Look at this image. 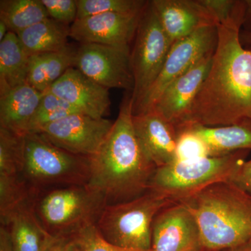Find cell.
<instances>
[{
	"mask_svg": "<svg viewBox=\"0 0 251 251\" xmlns=\"http://www.w3.org/2000/svg\"><path fill=\"white\" fill-rule=\"evenodd\" d=\"M241 27L218 25L210 68L185 125L221 126L251 120V49L241 42Z\"/></svg>",
	"mask_w": 251,
	"mask_h": 251,
	"instance_id": "1",
	"label": "cell"
},
{
	"mask_svg": "<svg viewBox=\"0 0 251 251\" xmlns=\"http://www.w3.org/2000/svg\"><path fill=\"white\" fill-rule=\"evenodd\" d=\"M90 159L87 185L101 193L107 204L131 201L150 190L157 167L135 133L131 95L128 94L122 100L108 138Z\"/></svg>",
	"mask_w": 251,
	"mask_h": 251,
	"instance_id": "2",
	"label": "cell"
},
{
	"mask_svg": "<svg viewBox=\"0 0 251 251\" xmlns=\"http://www.w3.org/2000/svg\"><path fill=\"white\" fill-rule=\"evenodd\" d=\"M179 202L197 221L202 251H221L251 240V194L229 180Z\"/></svg>",
	"mask_w": 251,
	"mask_h": 251,
	"instance_id": "3",
	"label": "cell"
},
{
	"mask_svg": "<svg viewBox=\"0 0 251 251\" xmlns=\"http://www.w3.org/2000/svg\"><path fill=\"white\" fill-rule=\"evenodd\" d=\"M106 205L103 195L88 185L41 191L36 194L34 203L38 219L52 237L72 235L97 225Z\"/></svg>",
	"mask_w": 251,
	"mask_h": 251,
	"instance_id": "4",
	"label": "cell"
},
{
	"mask_svg": "<svg viewBox=\"0 0 251 251\" xmlns=\"http://www.w3.org/2000/svg\"><path fill=\"white\" fill-rule=\"evenodd\" d=\"M21 176L31 191L87 185L90 159L55 146L39 133L25 135L24 163Z\"/></svg>",
	"mask_w": 251,
	"mask_h": 251,
	"instance_id": "5",
	"label": "cell"
},
{
	"mask_svg": "<svg viewBox=\"0 0 251 251\" xmlns=\"http://www.w3.org/2000/svg\"><path fill=\"white\" fill-rule=\"evenodd\" d=\"M175 202L149 190L131 201L107 204L96 226L100 234L114 245L151 251L153 221L162 209Z\"/></svg>",
	"mask_w": 251,
	"mask_h": 251,
	"instance_id": "6",
	"label": "cell"
},
{
	"mask_svg": "<svg viewBox=\"0 0 251 251\" xmlns=\"http://www.w3.org/2000/svg\"><path fill=\"white\" fill-rule=\"evenodd\" d=\"M249 152L241 150L224 156L175 161L156 168L150 190L181 202L211 185L230 180Z\"/></svg>",
	"mask_w": 251,
	"mask_h": 251,
	"instance_id": "7",
	"label": "cell"
},
{
	"mask_svg": "<svg viewBox=\"0 0 251 251\" xmlns=\"http://www.w3.org/2000/svg\"><path fill=\"white\" fill-rule=\"evenodd\" d=\"M173 46L162 27L151 1L140 16L130 52L134 86L131 94L132 111L159 75Z\"/></svg>",
	"mask_w": 251,
	"mask_h": 251,
	"instance_id": "8",
	"label": "cell"
},
{
	"mask_svg": "<svg viewBox=\"0 0 251 251\" xmlns=\"http://www.w3.org/2000/svg\"><path fill=\"white\" fill-rule=\"evenodd\" d=\"M217 39V26H208L173 44L159 75L133 110V115L151 111L172 82L200 60L214 52Z\"/></svg>",
	"mask_w": 251,
	"mask_h": 251,
	"instance_id": "9",
	"label": "cell"
},
{
	"mask_svg": "<svg viewBox=\"0 0 251 251\" xmlns=\"http://www.w3.org/2000/svg\"><path fill=\"white\" fill-rule=\"evenodd\" d=\"M130 46L81 44L74 67L107 89L133 91L134 86Z\"/></svg>",
	"mask_w": 251,
	"mask_h": 251,
	"instance_id": "10",
	"label": "cell"
},
{
	"mask_svg": "<svg viewBox=\"0 0 251 251\" xmlns=\"http://www.w3.org/2000/svg\"><path fill=\"white\" fill-rule=\"evenodd\" d=\"M113 124L105 118L75 113L46 125L36 133L69 152L91 158L105 143Z\"/></svg>",
	"mask_w": 251,
	"mask_h": 251,
	"instance_id": "11",
	"label": "cell"
},
{
	"mask_svg": "<svg viewBox=\"0 0 251 251\" xmlns=\"http://www.w3.org/2000/svg\"><path fill=\"white\" fill-rule=\"evenodd\" d=\"M201 232L196 219L181 202L162 209L152 226V251H198Z\"/></svg>",
	"mask_w": 251,
	"mask_h": 251,
	"instance_id": "12",
	"label": "cell"
},
{
	"mask_svg": "<svg viewBox=\"0 0 251 251\" xmlns=\"http://www.w3.org/2000/svg\"><path fill=\"white\" fill-rule=\"evenodd\" d=\"M213 54H208L172 82L151 110L173 124L176 129L187 123L193 102L210 68Z\"/></svg>",
	"mask_w": 251,
	"mask_h": 251,
	"instance_id": "13",
	"label": "cell"
},
{
	"mask_svg": "<svg viewBox=\"0 0 251 251\" xmlns=\"http://www.w3.org/2000/svg\"><path fill=\"white\" fill-rule=\"evenodd\" d=\"M142 12L108 13L76 20L71 25L70 37L80 44L130 46L134 39Z\"/></svg>",
	"mask_w": 251,
	"mask_h": 251,
	"instance_id": "14",
	"label": "cell"
},
{
	"mask_svg": "<svg viewBox=\"0 0 251 251\" xmlns=\"http://www.w3.org/2000/svg\"><path fill=\"white\" fill-rule=\"evenodd\" d=\"M47 92L66 100L81 113L94 118H105L110 112L111 101L108 89L75 67L68 69Z\"/></svg>",
	"mask_w": 251,
	"mask_h": 251,
	"instance_id": "15",
	"label": "cell"
},
{
	"mask_svg": "<svg viewBox=\"0 0 251 251\" xmlns=\"http://www.w3.org/2000/svg\"><path fill=\"white\" fill-rule=\"evenodd\" d=\"M151 2L172 44L201 28L217 26L198 0H153Z\"/></svg>",
	"mask_w": 251,
	"mask_h": 251,
	"instance_id": "16",
	"label": "cell"
},
{
	"mask_svg": "<svg viewBox=\"0 0 251 251\" xmlns=\"http://www.w3.org/2000/svg\"><path fill=\"white\" fill-rule=\"evenodd\" d=\"M133 122L140 144L157 168L175 161L177 132L173 124L153 110L133 115Z\"/></svg>",
	"mask_w": 251,
	"mask_h": 251,
	"instance_id": "17",
	"label": "cell"
},
{
	"mask_svg": "<svg viewBox=\"0 0 251 251\" xmlns=\"http://www.w3.org/2000/svg\"><path fill=\"white\" fill-rule=\"evenodd\" d=\"M43 94L28 83L0 94V127L27 134Z\"/></svg>",
	"mask_w": 251,
	"mask_h": 251,
	"instance_id": "18",
	"label": "cell"
},
{
	"mask_svg": "<svg viewBox=\"0 0 251 251\" xmlns=\"http://www.w3.org/2000/svg\"><path fill=\"white\" fill-rule=\"evenodd\" d=\"M34 203L23 204L1 221L9 230L14 251H45L53 240L38 219Z\"/></svg>",
	"mask_w": 251,
	"mask_h": 251,
	"instance_id": "19",
	"label": "cell"
},
{
	"mask_svg": "<svg viewBox=\"0 0 251 251\" xmlns=\"http://www.w3.org/2000/svg\"><path fill=\"white\" fill-rule=\"evenodd\" d=\"M183 127L191 130L204 141L211 157L227 156L241 150L251 151V120L221 126L188 125L180 128Z\"/></svg>",
	"mask_w": 251,
	"mask_h": 251,
	"instance_id": "20",
	"label": "cell"
},
{
	"mask_svg": "<svg viewBox=\"0 0 251 251\" xmlns=\"http://www.w3.org/2000/svg\"><path fill=\"white\" fill-rule=\"evenodd\" d=\"M76 52L77 48L69 44L62 50L29 56L27 83L45 93L68 69L74 67Z\"/></svg>",
	"mask_w": 251,
	"mask_h": 251,
	"instance_id": "21",
	"label": "cell"
},
{
	"mask_svg": "<svg viewBox=\"0 0 251 251\" xmlns=\"http://www.w3.org/2000/svg\"><path fill=\"white\" fill-rule=\"evenodd\" d=\"M69 25L48 18L18 33L17 35L28 56L56 52L69 46L70 37Z\"/></svg>",
	"mask_w": 251,
	"mask_h": 251,
	"instance_id": "22",
	"label": "cell"
},
{
	"mask_svg": "<svg viewBox=\"0 0 251 251\" xmlns=\"http://www.w3.org/2000/svg\"><path fill=\"white\" fill-rule=\"evenodd\" d=\"M29 56L16 33L0 41V94L27 83Z\"/></svg>",
	"mask_w": 251,
	"mask_h": 251,
	"instance_id": "23",
	"label": "cell"
},
{
	"mask_svg": "<svg viewBox=\"0 0 251 251\" xmlns=\"http://www.w3.org/2000/svg\"><path fill=\"white\" fill-rule=\"evenodd\" d=\"M49 18L41 0L0 1V20L16 34Z\"/></svg>",
	"mask_w": 251,
	"mask_h": 251,
	"instance_id": "24",
	"label": "cell"
},
{
	"mask_svg": "<svg viewBox=\"0 0 251 251\" xmlns=\"http://www.w3.org/2000/svg\"><path fill=\"white\" fill-rule=\"evenodd\" d=\"M36 193L31 191L21 175H0V220L6 218L23 204L31 202Z\"/></svg>",
	"mask_w": 251,
	"mask_h": 251,
	"instance_id": "25",
	"label": "cell"
},
{
	"mask_svg": "<svg viewBox=\"0 0 251 251\" xmlns=\"http://www.w3.org/2000/svg\"><path fill=\"white\" fill-rule=\"evenodd\" d=\"M25 135L0 127V175H21L24 163Z\"/></svg>",
	"mask_w": 251,
	"mask_h": 251,
	"instance_id": "26",
	"label": "cell"
},
{
	"mask_svg": "<svg viewBox=\"0 0 251 251\" xmlns=\"http://www.w3.org/2000/svg\"><path fill=\"white\" fill-rule=\"evenodd\" d=\"M75 113L81 112L55 94L46 92L29 123L28 133H36L45 126Z\"/></svg>",
	"mask_w": 251,
	"mask_h": 251,
	"instance_id": "27",
	"label": "cell"
},
{
	"mask_svg": "<svg viewBox=\"0 0 251 251\" xmlns=\"http://www.w3.org/2000/svg\"><path fill=\"white\" fill-rule=\"evenodd\" d=\"M77 19L101 14H140L147 1L141 0H76Z\"/></svg>",
	"mask_w": 251,
	"mask_h": 251,
	"instance_id": "28",
	"label": "cell"
},
{
	"mask_svg": "<svg viewBox=\"0 0 251 251\" xmlns=\"http://www.w3.org/2000/svg\"><path fill=\"white\" fill-rule=\"evenodd\" d=\"M215 20L216 24H237L243 26L245 4L237 0H198Z\"/></svg>",
	"mask_w": 251,
	"mask_h": 251,
	"instance_id": "29",
	"label": "cell"
},
{
	"mask_svg": "<svg viewBox=\"0 0 251 251\" xmlns=\"http://www.w3.org/2000/svg\"><path fill=\"white\" fill-rule=\"evenodd\" d=\"M176 132L177 145L175 161H188L210 156L206 144L191 130L183 127L177 128Z\"/></svg>",
	"mask_w": 251,
	"mask_h": 251,
	"instance_id": "30",
	"label": "cell"
},
{
	"mask_svg": "<svg viewBox=\"0 0 251 251\" xmlns=\"http://www.w3.org/2000/svg\"><path fill=\"white\" fill-rule=\"evenodd\" d=\"M82 251H145L117 247L108 242L99 232L96 225L77 232Z\"/></svg>",
	"mask_w": 251,
	"mask_h": 251,
	"instance_id": "31",
	"label": "cell"
},
{
	"mask_svg": "<svg viewBox=\"0 0 251 251\" xmlns=\"http://www.w3.org/2000/svg\"><path fill=\"white\" fill-rule=\"evenodd\" d=\"M50 18L72 25L77 19L76 0H41Z\"/></svg>",
	"mask_w": 251,
	"mask_h": 251,
	"instance_id": "32",
	"label": "cell"
},
{
	"mask_svg": "<svg viewBox=\"0 0 251 251\" xmlns=\"http://www.w3.org/2000/svg\"><path fill=\"white\" fill-rule=\"evenodd\" d=\"M45 251H82L77 233L54 237Z\"/></svg>",
	"mask_w": 251,
	"mask_h": 251,
	"instance_id": "33",
	"label": "cell"
},
{
	"mask_svg": "<svg viewBox=\"0 0 251 251\" xmlns=\"http://www.w3.org/2000/svg\"><path fill=\"white\" fill-rule=\"evenodd\" d=\"M229 181L251 194V158L243 162Z\"/></svg>",
	"mask_w": 251,
	"mask_h": 251,
	"instance_id": "34",
	"label": "cell"
},
{
	"mask_svg": "<svg viewBox=\"0 0 251 251\" xmlns=\"http://www.w3.org/2000/svg\"><path fill=\"white\" fill-rule=\"evenodd\" d=\"M0 251H14L11 234L7 227L3 225L0 227Z\"/></svg>",
	"mask_w": 251,
	"mask_h": 251,
	"instance_id": "35",
	"label": "cell"
},
{
	"mask_svg": "<svg viewBox=\"0 0 251 251\" xmlns=\"http://www.w3.org/2000/svg\"><path fill=\"white\" fill-rule=\"evenodd\" d=\"M245 13H244L243 26L245 31H251V0H244Z\"/></svg>",
	"mask_w": 251,
	"mask_h": 251,
	"instance_id": "36",
	"label": "cell"
},
{
	"mask_svg": "<svg viewBox=\"0 0 251 251\" xmlns=\"http://www.w3.org/2000/svg\"><path fill=\"white\" fill-rule=\"evenodd\" d=\"M221 251H251V240L237 246V247L225 249V250Z\"/></svg>",
	"mask_w": 251,
	"mask_h": 251,
	"instance_id": "37",
	"label": "cell"
},
{
	"mask_svg": "<svg viewBox=\"0 0 251 251\" xmlns=\"http://www.w3.org/2000/svg\"><path fill=\"white\" fill-rule=\"evenodd\" d=\"M240 40L243 45L251 46V31H243L240 32Z\"/></svg>",
	"mask_w": 251,
	"mask_h": 251,
	"instance_id": "38",
	"label": "cell"
},
{
	"mask_svg": "<svg viewBox=\"0 0 251 251\" xmlns=\"http://www.w3.org/2000/svg\"><path fill=\"white\" fill-rule=\"evenodd\" d=\"M9 31V29H8L6 25L0 20V41H2L4 39L5 36H6Z\"/></svg>",
	"mask_w": 251,
	"mask_h": 251,
	"instance_id": "39",
	"label": "cell"
},
{
	"mask_svg": "<svg viewBox=\"0 0 251 251\" xmlns=\"http://www.w3.org/2000/svg\"><path fill=\"white\" fill-rule=\"evenodd\" d=\"M204 251L200 250V251Z\"/></svg>",
	"mask_w": 251,
	"mask_h": 251,
	"instance_id": "40",
	"label": "cell"
}]
</instances>
